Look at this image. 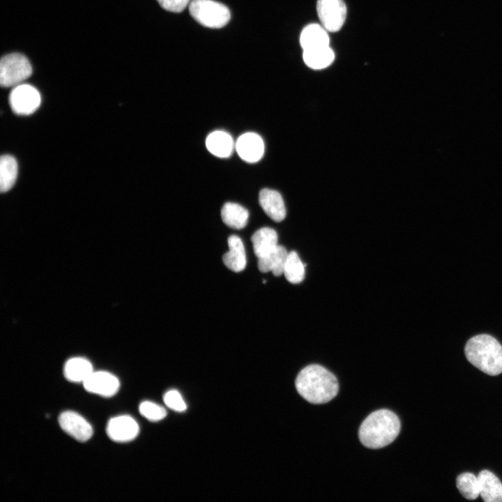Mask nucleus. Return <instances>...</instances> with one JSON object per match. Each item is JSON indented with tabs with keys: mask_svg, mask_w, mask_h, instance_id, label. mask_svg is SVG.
<instances>
[{
	"mask_svg": "<svg viewBox=\"0 0 502 502\" xmlns=\"http://www.w3.org/2000/svg\"><path fill=\"white\" fill-rule=\"evenodd\" d=\"M221 218L227 226L241 229L246 226L249 213L245 208L238 204L227 202L221 209Z\"/></svg>",
	"mask_w": 502,
	"mask_h": 502,
	"instance_id": "19",
	"label": "nucleus"
},
{
	"mask_svg": "<svg viewBox=\"0 0 502 502\" xmlns=\"http://www.w3.org/2000/svg\"><path fill=\"white\" fill-rule=\"evenodd\" d=\"M259 203L265 213L273 220L281 222L284 219V203L278 192L268 188L262 189L259 194Z\"/></svg>",
	"mask_w": 502,
	"mask_h": 502,
	"instance_id": "12",
	"label": "nucleus"
},
{
	"mask_svg": "<svg viewBox=\"0 0 502 502\" xmlns=\"http://www.w3.org/2000/svg\"><path fill=\"white\" fill-rule=\"evenodd\" d=\"M480 496L485 502L502 501V483L491 471L482 470L478 475Z\"/></svg>",
	"mask_w": 502,
	"mask_h": 502,
	"instance_id": "14",
	"label": "nucleus"
},
{
	"mask_svg": "<svg viewBox=\"0 0 502 502\" xmlns=\"http://www.w3.org/2000/svg\"><path fill=\"white\" fill-rule=\"evenodd\" d=\"M328 31L321 25L312 23L307 25L300 35V44L303 50L329 46Z\"/></svg>",
	"mask_w": 502,
	"mask_h": 502,
	"instance_id": "15",
	"label": "nucleus"
},
{
	"mask_svg": "<svg viewBox=\"0 0 502 502\" xmlns=\"http://www.w3.org/2000/svg\"><path fill=\"white\" fill-rule=\"evenodd\" d=\"M32 74L28 59L20 53L3 56L0 62V84L3 87H14L22 84Z\"/></svg>",
	"mask_w": 502,
	"mask_h": 502,
	"instance_id": "5",
	"label": "nucleus"
},
{
	"mask_svg": "<svg viewBox=\"0 0 502 502\" xmlns=\"http://www.w3.org/2000/svg\"><path fill=\"white\" fill-rule=\"evenodd\" d=\"M235 149L242 160L252 163L261 158L264 152V144L259 135L246 132L238 138L235 143Z\"/></svg>",
	"mask_w": 502,
	"mask_h": 502,
	"instance_id": "11",
	"label": "nucleus"
},
{
	"mask_svg": "<svg viewBox=\"0 0 502 502\" xmlns=\"http://www.w3.org/2000/svg\"><path fill=\"white\" fill-rule=\"evenodd\" d=\"M464 353L469 362L484 373L496 376L502 372V346L494 337L487 334L472 337Z\"/></svg>",
	"mask_w": 502,
	"mask_h": 502,
	"instance_id": "3",
	"label": "nucleus"
},
{
	"mask_svg": "<svg viewBox=\"0 0 502 502\" xmlns=\"http://www.w3.org/2000/svg\"><path fill=\"white\" fill-rule=\"evenodd\" d=\"M206 146L209 152L219 158L230 156L235 144L231 135L222 130L210 133L206 139Z\"/></svg>",
	"mask_w": 502,
	"mask_h": 502,
	"instance_id": "18",
	"label": "nucleus"
},
{
	"mask_svg": "<svg viewBox=\"0 0 502 502\" xmlns=\"http://www.w3.org/2000/svg\"><path fill=\"white\" fill-rule=\"evenodd\" d=\"M160 6L165 10L172 13H181L188 6L190 0H157Z\"/></svg>",
	"mask_w": 502,
	"mask_h": 502,
	"instance_id": "27",
	"label": "nucleus"
},
{
	"mask_svg": "<svg viewBox=\"0 0 502 502\" xmlns=\"http://www.w3.org/2000/svg\"><path fill=\"white\" fill-rule=\"evenodd\" d=\"M106 431L111 440L124 443L133 440L138 435L139 427L133 418L123 415L111 418Z\"/></svg>",
	"mask_w": 502,
	"mask_h": 502,
	"instance_id": "9",
	"label": "nucleus"
},
{
	"mask_svg": "<svg viewBox=\"0 0 502 502\" xmlns=\"http://www.w3.org/2000/svg\"><path fill=\"white\" fill-rule=\"evenodd\" d=\"M298 393L312 404H324L336 396L339 387L336 377L319 365L304 367L296 379Z\"/></svg>",
	"mask_w": 502,
	"mask_h": 502,
	"instance_id": "1",
	"label": "nucleus"
},
{
	"mask_svg": "<svg viewBox=\"0 0 502 502\" xmlns=\"http://www.w3.org/2000/svg\"><path fill=\"white\" fill-rule=\"evenodd\" d=\"M163 400L167 407L175 411L183 412L187 409L181 393L176 390L167 391L163 396Z\"/></svg>",
	"mask_w": 502,
	"mask_h": 502,
	"instance_id": "26",
	"label": "nucleus"
},
{
	"mask_svg": "<svg viewBox=\"0 0 502 502\" xmlns=\"http://www.w3.org/2000/svg\"><path fill=\"white\" fill-rule=\"evenodd\" d=\"M456 485L461 494L466 499L474 500L480 495L478 476L471 473L459 474L456 480Z\"/></svg>",
	"mask_w": 502,
	"mask_h": 502,
	"instance_id": "24",
	"label": "nucleus"
},
{
	"mask_svg": "<svg viewBox=\"0 0 502 502\" xmlns=\"http://www.w3.org/2000/svg\"><path fill=\"white\" fill-rule=\"evenodd\" d=\"M317 15L321 25L329 32H337L342 27L347 7L343 0H317Z\"/></svg>",
	"mask_w": 502,
	"mask_h": 502,
	"instance_id": "7",
	"label": "nucleus"
},
{
	"mask_svg": "<svg viewBox=\"0 0 502 502\" xmlns=\"http://www.w3.org/2000/svg\"><path fill=\"white\" fill-rule=\"evenodd\" d=\"M58 421L61 428L78 441H86L93 435L91 424L76 412L64 411L59 416Z\"/></svg>",
	"mask_w": 502,
	"mask_h": 502,
	"instance_id": "8",
	"label": "nucleus"
},
{
	"mask_svg": "<svg viewBox=\"0 0 502 502\" xmlns=\"http://www.w3.org/2000/svg\"><path fill=\"white\" fill-rule=\"evenodd\" d=\"M93 372L91 363L87 359L80 357L69 359L63 367L65 378L75 383H83Z\"/></svg>",
	"mask_w": 502,
	"mask_h": 502,
	"instance_id": "20",
	"label": "nucleus"
},
{
	"mask_svg": "<svg viewBox=\"0 0 502 502\" xmlns=\"http://www.w3.org/2000/svg\"><path fill=\"white\" fill-rule=\"evenodd\" d=\"M83 385L86 391L107 397L118 392L120 383L116 376L108 372L93 371Z\"/></svg>",
	"mask_w": 502,
	"mask_h": 502,
	"instance_id": "10",
	"label": "nucleus"
},
{
	"mask_svg": "<svg viewBox=\"0 0 502 502\" xmlns=\"http://www.w3.org/2000/svg\"><path fill=\"white\" fill-rule=\"evenodd\" d=\"M17 176V162L10 155H3L0 160V190L6 192L14 185Z\"/></svg>",
	"mask_w": 502,
	"mask_h": 502,
	"instance_id": "22",
	"label": "nucleus"
},
{
	"mask_svg": "<svg viewBox=\"0 0 502 502\" xmlns=\"http://www.w3.org/2000/svg\"><path fill=\"white\" fill-rule=\"evenodd\" d=\"M303 58L309 68L320 70L333 62L335 54L330 46H326L303 50Z\"/></svg>",
	"mask_w": 502,
	"mask_h": 502,
	"instance_id": "21",
	"label": "nucleus"
},
{
	"mask_svg": "<svg viewBox=\"0 0 502 502\" xmlns=\"http://www.w3.org/2000/svg\"><path fill=\"white\" fill-rule=\"evenodd\" d=\"M229 251L222 257L225 266L236 273L243 271L246 266V255L242 240L231 235L227 240Z\"/></svg>",
	"mask_w": 502,
	"mask_h": 502,
	"instance_id": "13",
	"label": "nucleus"
},
{
	"mask_svg": "<svg viewBox=\"0 0 502 502\" xmlns=\"http://www.w3.org/2000/svg\"><path fill=\"white\" fill-rule=\"evenodd\" d=\"M139 411L142 416L152 422L161 420L167 416L165 408L149 401L142 402L139 406Z\"/></svg>",
	"mask_w": 502,
	"mask_h": 502,
	"instance_id": "25",
	"label": "nucleus"
},
{
	"mask_svg": "<svg viewBox=\"0 0 502 502\" xmlns=\"http://www.w3.org/2000/svg\"><path fill=\"white\" fill-rule=\"evenodd\" d=\"M400 431L398 417L390 410L380 409L365 419L359 428L358 436L365 447L377 449L392 443Z\"/></svg>",
	"mask_w": 502,
	"mask_h": 502,
	"instance_id": "2",
	"label": "nucleus"
},
{
	"mask_svg": "<svg viewBox=\"0 0 502 502\" xmlns=\"http://www.w3.org/2000/svg\"><path fill=\"white\" fill-rule=\"evenodd\" d=\"M41 97L38 91L30 84H20L13 88L9 95V104L14 113L29 115L39 107Z\"/></svg>",
	"mask_w": 502,
	"mask_h": 502,
	"instance_id": "6",
	"label": "nucleus"
},
{
	"mask_svg": "<svg viewBox=\"0 0 502 502\" xmlns=\"http://www.w3.org/2000/svg\"><path fill=\"white\" fill-rule=\"evenodd\" d=\"M277 239V234L272 228L262 227L257 230L251 237L257 257H263L272 252L278 245Z\"/></svg>",
	"mask_w": 502,
	"mask_h": 502,
	"instance_id": "17",
	"label": "nucleus"
},
{
	"mask_svg": "<svg viewBox=\"0 0 502 502\" xmlns=\"http://www.w3.org/2000/svg\"><path fill=\"white\" fill-rule=\"evenodd\" d=\"M289 252L282 245H278L267 255L258 258V268L261 273L272 272L278 277L283 274Z\"/></svg>",
	"mask_w": 502,
	"mask_h": 502,
	"instance_id": "16",
	"label": "nucleus"
},
{
	"mask_svg": "<svg viewBox=\"0 0 502 502\" xmlns=\"http://www.w3.org/2000/svg\"><path fill=\"white\" fill-rule=\"evenodd\" d=\"M188 6L191 16L205 27L222 28L231 18L229 8L213 0H192Z\"/></svg>",
	"mask_w": 502,
	"mask_h": 502,
	"instance_id": "4",
	"label": "nucleus"
},
{
	"mask_svg": "<svg viewBox=\"0 0 502 502\" xmlns=\"http://www.w3.org/2000/svg\"><path fill=\"white\" fill-rule=\"evenodd\" d=\"M283 274L287 280L292 284H298L303 280L305 264L301 261L296 252H289Z\"/></svg>",
	"mask_w": 502,
	"mask_h": 502,
	"instance_id": "23",
	"label": "nucleus"
}]
</instances>
